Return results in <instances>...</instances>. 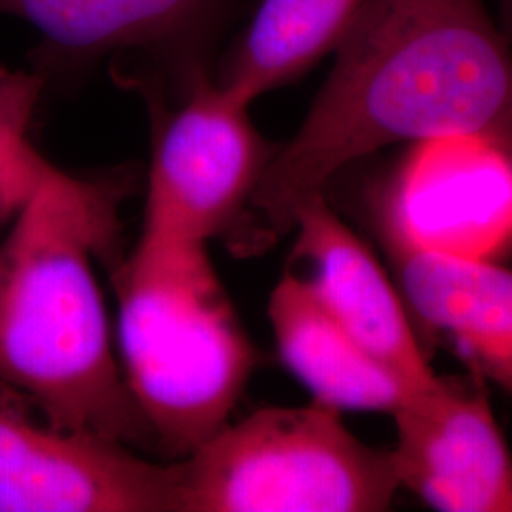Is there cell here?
Returning a JSON list of instances; mask_svg holds the SVG:
<instances>
[{
    "label": "cell",
    "mask_w": 512,
    "mask_h": 512,
    "mask_svg": "<svg viewBox=\"0 0 512 512\" xmlns=\"http://www.w3.org/2000/svg\"><path fill=\"white\" fill-rule=\"evenodd\" d=\"M458 137L512 158V44L484 0H366L232 245L245 255L270 247L293 230L300 203L384 148Z\"/></svg>",
    "instance_id": "cell-1"
},
{
    "label": "cell",
    "mask_w": 512,
    "mask_h": 512,
    "mask_svg": "<svg viewBox=\"0 0 512 512\" xmlns=\"http://www.w3.org/2000/svg\"><path fill=\"white\" fill-rule=\"evenodd\" d=\"M110 184L50 165L0 243V382L61 431L118 444L152 435L112 353L93 258L118 236Z\"/></svg>",
    "instance_id": "cell-2"
},
{
    "label": "cell",
    "mask_w": 512,
    "mask_h": 512,
    "mask_svg": "<svg viewBox=\"0 0 512 512\" xmlns=\"http://www.w3.org/2000/svg\"><path fill=\"white\" fill-rule=\"evenodd\" d=\"M114 285L131 397L160 448L186 458L230 423L253 342L203 241L143 230Z\"/></svg>",
    "instance_id": "cell-3"
},
{
    "label": "cell",
    "mask_w": 512,
    "mask_h": 512,
    "mask_svg": "<svg viewBox=\"0 0 512 512\" xmlns=\"http://www.w3.org/2000/svg\"><path fill=\"white\" fill-rule=\"evenodd\" d=\"M342 410L260 408L175 461V512H380L401 488L391 450L357 439Z\"/></svg>",
    "instance_id": "cell-4"
},
{
    "label": "cell",
    "mask_w": 512,
    "mask_h": 512,
    "mask_svg": "<svg viewBox=\"0 0 512 512\" xmlns=\"http://www.w3.org/2000/svg\"><path fill=\"white\" fill-rule=\"evenodd\" d=\"M184 92L156 124L143 230L209 243L238 228L277 145L213 74Z\"/></svg>",
    "instance_id": "cell-5"
},
{
    "label": "cell",
    "mask_w": 512,
    "mask_h": 512,
    "mask_svg": "<svg viewBox=\"0 0 512 512\" xmlns=\"http://www.w3.org/2000/svg\"><path fill=\"white\" fill-rule=\"evenodd\" d=\"M0 512H175V463L61 431L0 382Z\"/></svg>",
    "instance_id": "cell-6"
},
{
    "label": "cell",
    "mask_w": 512,
    "mask_h": 512,
    "mask_svg": "<svg viewBox=\"0 0 512 512\" xmlns=\"http://www.w3.org/2000/svg\"><path fill=\"white\" fill-rule=\"evenodd\" d=\"M376 236L467 255L512 230V158L480 139L408 145L368 198Z\"/></svg>",
    "instance_id": "cell-7"
},
{
    "label": "cell",
    "mask_w": 512,
    "mask_h": 512,
    "mask_svg": "<svg viewBox=\"0 0 512 512\" xmlns=\"http://www.w3.org/2000/svg\"><path fill=\"white\" fill-rule=\"evenodd\" d=\"M393 420L399 482L442 512H512V456L486 393L461 378L412 397Z\"/></svg>",
    "instance_id": "cell-8"
},
{
    "label": "cell",
    "mask_w": 512,
    "mask_h": 512,
    "mask_svg": "<svg viewBox=\"0 0 512 512\" xmlns=\"http://www.w3.org/2000/svg\"><path fill=\"white\" fill-rule=\"evenodd\" d=\"M239 0H0V16L29 23L48 65H86L141 52L181 78L211 73V57Z\"/></svg>",
    "instance_id": "cell-9"
},
{
    "label": "cell",
    "mask_w": 512,
    "mask_h": 512,
    "mask_svg": "<svg viewBox=\"0 0 512 512\" xmlns=\"http://www.w3.org/2000/svg\"><path fill=\"white\" fill-rule=\"evenodd\" d=\"M293 262L319 302L349 336L391 370L412 393L439 384L421 348L420 334L382 264L344 220L327 192L313 194L294 213Z\"/></svg>",
    "instance_id": "cell-10"
},
{
    "label": "cell",
    "mask_w": 512,
    "mask_h": 512,
    "mask_svg": "<svg viewBox=\"0 0 512 512\" xmlns=\"http://www.w3.org/2000/svg\"><path fill=\"white\" fill-rule=\"evenodd\" d=\"M420 332H439L473 368L512 397V270L482 256L376 236Z\"/></svg>",
    "instance_id": "cell-11"
},
{
    "label": "cell",
    "mask_w": 512,
    "mask_h": 512,
    "mask_svg": "<svg viewBox=\"0 0 512 512\" xmlns=\"http://www.w3.org/2000/svg\"><path fill=\"white\" fill-rule=\"evenodd\" d=\"M268 317L281 361L310 389L313 401L393 416L416 397L349 336L293 270H285L270 294Z\"/></svg>",
    "instance_id": "cell-12"
},
{
    "label": "cell",
    "mask_w": 512,
    "mask_h": 512,
    "mask_svg": "<svg viewBox=\"0 0 512 512\" xmlns=\"http://www.w3.org/2000/svg\"><path fill=\"white\" fill-rule=\"evenodd\" d=\"M366 0H258L215 82L241 103L289 86L342 44Z\"/></svg>",
    "instance_id": "cell-13"
},
{
    "label": "cell",
    "mask_w": 512,
    "mask_h": 512,
    "mask_svg": "<svg viewBox=\"0 0 512 512\" xmlns=\"http://www.w3.org/2000/svg\"><path fill=\"white\" fill-rule=\"evenodd\" d=\"M48 167L25 141L21 118L0 107V200L4 205L18 211Z\"/></svg>",
    "instance_id": "cell-14"
},
{
    "label": "cell",
    "mask_w": 512,
    "mask_h": 512,
    "mask_svg": "<svg viewBox=\"0 0 512 512\" xmlns=\"http://www.w3.org/2000/svg\"><path fill=\"white\" fill-rule=\"evenodd\" d=\"M499 18H501V31L512 44V0H499Z\"/></svg>",
    "instance_id": "cell-15"
},
{
    "label": "cell",
    "mask_w": 512,
    "mask_h": 512,
    "mask_svg": "<svg viewBox=\"0 0 512 512\" xmlns=\"http://www.w3.org/2000/svg\"><path fill=\"white\" fill-rule=\"evenodd\" d=\"M0 209H2V211H10V209H8L6 205H4V202H2V200H0Z\"/></svg>",
    "instance_id": "cell-16"
}]
</instances>
